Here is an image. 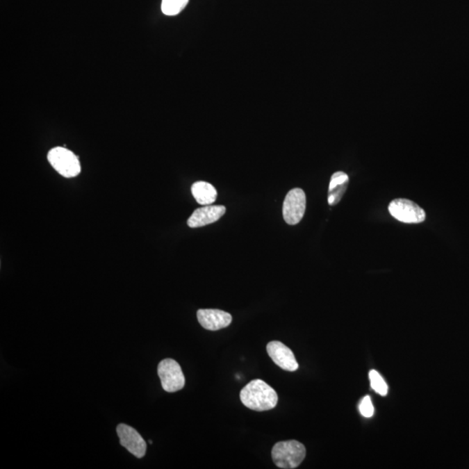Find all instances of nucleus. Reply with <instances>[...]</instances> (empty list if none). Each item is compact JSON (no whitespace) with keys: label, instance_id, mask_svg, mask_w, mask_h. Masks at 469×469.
<instances>
[{"label":"nucleus","instance_id":"20e7f679","mask_svg":"<svg viewBox=\"0 0 469 469\" xmlns=\"http://www.w3.org/2000/svg\"><path fill=\"white\" fill-rule=\"evenodd\" d=\"M388 211L396 220L405 224H420L425 221L426 212L418 204L405 198H397L388 205Z\"/></svg>","mask_w":469,"mask_h":469},{"label":"nucleus","instance_id":"1a4fd4ad","mask_svg":"<svg viewBox=\"0 0 469 469\" xmlns=\"http://www.w3.org/2000/svg\"><path fill=\"white\" fill-rule=\"evenodd\" d=\"M197 315L201 327L211 331L224 329L232 322L231 315L220 309H199Z\"/></svg>","mask_w":469,"mask_h":469},{"label":"nucleus","instance_id":"423d86ee","mask_svg":"<svg viewBox=\"0 0 469 469\" xmlns=\"http://www.w3.org/2000/svg\"><path fill=\"white\" fill-rule=\"evenodd\" d=\"M306 210V195L300 188L288 191L283 206L284 221L290 225L301 222Z\"/></svg>","mask_w":469,"mask_h":469},{"label":"nucleus","instance_id":"0eeeda50","mask_svg":"<svg viewBox=\"0 0 469 469\" xmlns=\"http://www.w3.org/2000/svg\"><path fill=\"white\" fill-rule=\"evenodd\" d=\"M117 433L122 446L126 448L135 457L140 459L145 456L147 446L137 430L122 423L117 426Z\"/></svg>","mask_w":469,"mask_h":469},{"label":"nucleus","instance_id":"2eb2a0df","mask_svg":"<svg viewBox=\"0 0 469 469\" xmlns=\"http://www.w3.org/2000/svg\"><path fill=\"white\" fill-rule=\"evenodd\" d=\"M359 411L361 415L366 417V418H370V417L374 415L375 409L370 396L366 395L361 400L359 405Z\"/></svg>","mask_w":469,"mask_h":469},{"label":"nucleus","instance_id":"f03ea898","mask_svg":"<svg viewBox=\"0 0 469 469\" xmlns=\"http://www.w3.org/2000/svg\"><path fill=\"white\" fill-rule=\"evenodd\" d=\"M271 455L278 468L292 469L297 468L304 461L306 448L297 441H280L274 445Z\"/></svg>","mask_w":469,"mask_h":469},{"label":"nucleus","instance_id":"9d476101","mask_svg":"<svg viewBox=\"0 0 469 469\" xmlns=\"http://www.w3.org/2000/svg\"><path fill=\"white\" fill-rule=\"evenodd\" d=\"M226 208L222 205H205L198 208L188 219V226L190 228H200L203 226L217 222L225 214Z\"/></svg>","mask_w":469,"mask_h":469},{"label":"nucleus","instance_id":"4468645a","mask_svg":"<svg viewBox=\"0 0 469 469\" xmlns=\"http://www.w3.org/2000/svg\"><path fill=\"white\" fill-rule=\"evenodd\" d=\"M370 380L371 388L374 391L382 396L387 395L388 391V385L377 370H371L370 372Z\"/></svg>","mask_w":469,"mask_h":469},{"label":"nucleus","instance_id":"6e6552de","mask_svg":"<svg viewBox=\"0 0 469 469\" xmlns=\"http://www.w3.org/2000/svg\"><path fill=\"white\" fill-rule=\"evenodd\" d=\"M267 352L274 363L283 370L290 372L297 370L299 365L294 353L283 343L272 340L268 343Z\"/></svg>","mask_w":469,"mask_h":469},{"label":"nucleus","instance_id":"ddd939ff","mask_svg":"<svg viewBox=\"0 0 469 469\" xmlns=\"http://www.w3.org/2000/svg\"><path fill=\"white\" fill-rule=\"evenodd\" d=\"M188 3L189 0H162V12L167 16H176L186 8Z\"/></svg>","mask_w":469,"mask_h":469},{"label":"nucleus","instance_id":"f257e3e1","mask_svg":"<svg viewBox=\"0 0 469 469\" xmlns=\"http://www.w3.org/2000/svg\"><path fill=\"white\" fill-rule=\"evenodd\" d=\"M240 400L247 408L261 412L276 408L278 396L276 390L265 381L256 379L242 389Z\"/></svg>","mask_w":469,"mask_h":469},{"label":"nucleus","instance_id":"f8f14e48","mask_svg":"<svg viewBox=\"0 0 469 469\" xmlns=\"http://www.w3.org/2000/svg\"><path fill=\"white\" fill-rule=\"evenodd\" d=\"M191 193L197 203L204 206L214 204L217 197V191L215 187L204 181L194 183L191 186Z\"/></svg>","mask_w":469,"mask_h":469},{"label":"nucleus","instance_id":"7ed1b4c3","mask_svg":"<svg viewBox=\"0 0 469 469\" xmlns=\"http://www.w3.org/2000/svg\"><path fill=\"white\" fill-rule=\"evenodd\" d=\"M47 159L54 169L66 179L75 177L81 172L78 156L64 147H55L48 152Z\"/></svg>","mask_w":469,"mask_h":469},{"label":"nucleus","instance_id":"9b49d317","mask_svg":"<svg viewBox=\"0 0 469 469\" xmlns=\"http://www.w3.org/2000/svg\"><path fill=\"white\" fill-rule=\"evenodd\" d=\"M349 176L343 172L334 173L331 179H330L328 203L330 206H334L339 203L346 192L347 186H349Z\"/></svg>","mask_w":469,"mask_h":469},{"label":"nucleus","instance_id":"39448f33","mask_svg":"<svg viewBox=\"0 0 469 469\" xmlns=\"http://www.w3.org/2000/svg\"><path fill=\"white\" fill-rule=\"evenodd\" d=\"M158 373L162 387L166 392L179 391L186 385V377L182 368L175 360L165 359L160 361Z\"/></svg>","mask_w":469,"mask_h":469}]
</instances>
